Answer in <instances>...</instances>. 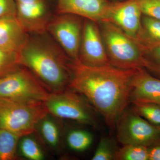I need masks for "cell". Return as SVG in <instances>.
Returning a JSON list of instances; mask_svg holds the SVG:
<instances>
[{"instance_id":"cell-1","label":"cell","mask_w":160,"mask_h":160,"mask_svg":"<svg viewBox=\"0 0 160 160\" xmlns=\"http://www.w3.org/2000/svg\"><path fill=\"white\" fill-rule=\"evenodd\" d=\"M69 88L88 100L112 130L127 108L132 82L137 69L109 66L92 67L71 60Z\"/></svg>"},{"instance_id":"cell-2","label":"cell","mask_w":160,"mask_h":160,"mask_svg":"<svg viewBox=\"0 0 160 160\" xmlns=\"http://www.w3.org/2000/svg\"><path fill=\"white\" fill-rule=\"evenodd\" d=\"M47 32L29 34L19 52L20 65L31 72L50 93L69 89L71 78L69 58Z\"/></svg>"},{"instance_id":"cell-3","label":"cell","mask_w":160,"mask_h":160,"mask_svg":"<svg viewBox=\"0 0 160 160\" xmlns=\"http://www.w3.org/2000/svg\"><path fill=\"white\" fill-rule=\"evenodd\" d=\"M98 23L111 65L124 69L145 68L142 50L137 40L110 22Z\"/></svg>"},{"instance_id":"cell-4","label":"cell","mask_w":160,"mask_h":160,"mask_svg":"<svg viewBox=\"0 0 160 160\" xmlns=\"http://www.w3.org/2000/svg\"><path fill=\"white\" fill-rule=\"evenodd\" d=\"M49 114L95 128L99 127L96 111L82 95L69 88L50 93L44 102Z\"/></svg>"},{"instance_id":"cell-5","label":"cell","mask_w":160,"mask_h":160,"mask_svg":"<svg viewBox=\"0 0 160 160\" xmlns=\"http://www.w3.org/2000/svg\"><path fill=\"white\" fill-rule=\"evenodd\" d=\"M48 114L44 103L27 104L0 98V129L21 137L34 132Z\"/></svg>"},{"instance_id":"cell-6","label":"cell","mask_w":160,"mask_h":160,"mask_svg":"<svg viewBox=\"0 0 160 160\" xmlns=\"http://www.w3.org/2000/svg\"><path fill=\"white\" fill-rule=\"evenodd\" d=\"M50 92L26 67L20 66L0 78V98L18 102L44 103Z\"/></svg>"},{"instance_id":"cell-7","label":"cell","mask_w":160,"mask_h":160,"mask_svg":"<svg viewBox=\"0 0 160 160\" xmlns=\"http://www.w3.org/2000/svg\"><path fill=\"white\" fill-rule=\"evenodd\" d=\"M116 129L118 141L123 145L148 147L160 141V129L152 125L132 109L126 108L124 110L118 120Z\"/></svg>"},{"instance_id":"cell-8","label":"cell","mask_w":160,"mask_h":160,"mask_svg":"<svg viewBox=\"0 0 160 160\" xmlns=\"http://www.w3.org/2000/svg\"><path fill=\"white\" fill-rule=\"evenodd\" d=\"M84 18L77 15L63 13L52 17L47 32L72 60H78Z\"/></svg>"},{"instance_id":"cell-9","label":"cell","mask_w":160,"mask_h":160,"mask_svg":"<svg viewBox=\"0 0 160 160\" xmlns=\"http://www.w3.org/2000/svg\"><path fill=\"white\" fill-rule=\"evenodd\" d=\"M78 61L92 67L111 65L97 22L84 18Z\"/></svg>"},{"instance_id":"cell-10","label":"cell","mask_w":160,"mask_h":160,"mask_svg":"<svg viewBox=\"0 0 160 160\" xmlns=\"http://www.w3.org/2000/svg\"><path fill=\"white\" fill-rule=\"evenodd\" d=\"M142 16L137 0L110 2L104 21L114 24L126 34L136 39L142 28Z\"/></svg>"},{"instance_id":"cell-11","label":"cell","mask_w":160,"mask_h":160,"mask_svg":"<svg viewBox=\"0 0 160 160\" xmlns=\"http://www.w3.org/2000/svg\"><path fill=\"white\" fill-rule=\"evenodd\" d=\"M46 0L29 3H17V19L29 34L47 32L52 17Z\"/></svg>"},{"instance_id":"cell-12","label":"cell","mask_w":160,"mask_h":160,"mask_svg":"<svg viewBox=\"0 0 160 160\" xmlns=\"http://www.w3.org/2000/svg\"><path fill=\"white\" fill-rule=\"evenodd\" d=\"M57 14L77 15L99 22L106 18L110 2L109 0H55Z\"/></svg>"},{"instance_id":"cell-13","label":"cell","mask_w":160,"mask_h":160,"mask_svg":"<svg viewBox=\"0 0 160 160\" xmlns=\"http://www.w3.org/2000/svg\"><path fill=\"white\" fill-rule=\"evenodd\" d=\"M129 102L153 103L160 105V79L143 68L138 69L132 79Z\"/></svg>"},{"instance_id":"cell-14","label":"cell","mask_w":160,"mask_h":160,"mask_svg":"<svg viewBox=\"0 0 160 160\" xmlns=\"http://www.w3.org/2000/svg\"><path fill=\"white\" fill-rule=\"evenodd\" d=\"M15 15L0 18V47L19 52L29 38Z\"/></svg>"},{"instance_id":"cell-15","label":"cell","mask_w":160,"mask_h":160,"mask_svg":"<svg viewBox=\"0 0 160 160\" xmlns=\"http://www.w3.org/2000/svg\"><path fill=\"white\" fill-rule=\"evenodd\" d=\"M138 42L142 50L145 68L160 77V43Z\"/></svg>"},{"instance_id":"cell-16","label":"cell","mask_w":160,"mask_h":160,"mask_svg":"<svg viewBox=\"0 0 160 160\" xmlns=\"http://www.w3.org/2000/svg\"><path fill=\"white\" fill-rule=\"evenodd\" d=\"M137 41L160 43V20L142 15V28Z\"/></svg>"},{"instance_id":"cell-17","label":"cell","mask_w":160,"mask_h":160,"mask_svg":"<svg viewBox=\"0 0 160 160\" xmlns=\"http://www.w3.org/2000/svg\"><path fill=\"white\" fill-rule=\"evenodd\" d=\"M21 138L12 132L0 129V160L15 158L18 142Z\"/></svg>"},{"instance_id":"cell-18","label":"cell","mask_w":160,"mask_h":160,"mask_svg":"<svg viewBox=\"0 0 160 160\" xmlns=\"http://www.w3.org/2000/svg\"><path fill=\"white\" fill-rule=\"evenodd\" d=\"M93 141L92 134L84 129H72L69 132L66 137L69 148L78 152H82L89 149Z\"/></svg>"},{"instance_id":"cell-19","label":"cell","mask_w":160,"mask_h":160,"mask_svg":"<svg viewBox=\"0 0 160 160\" xmlns=\"http://www.w3.org/2000/svg\"><path fill=\"white\" fill-rule=\"evenodd\" d=\"M48 114L40 121L37 127L47 145L51 148H57L60 142L59 129L57 123L48 116Z\"/></svg>"},{"instance_id":"cell-20","label":"cell","mask_w":160,"mask_h":160,"mask_svg":"<svg viewBox=\"0 0 160 160\" xmlns=\"http://www.w3.org/2000/svg\"><path fill=\"white\" fill-rule=\"evenodd\" d=\"M115 160H149L148 147L138 145H123L118 149Z\"/></svg>"},{"instance_id":"cell-21","label":"cell","mask_w":160,"mask_h":160,"mask_svg":"<svg viewBox=\"0 0 160 160\" xmlns=\"http://www.w3.org/2000/svg\"><path fill=\"white\" fill-rule=\"evenodd\" d=\"M132 109L149 123L160 129V105L153 103H134Z\"/></svg>"},{"instance_id":"cell-22","label":"cell","mask_w":160,"mask_h":160,"mask_svg":"<svg viewBox=\"0 0 160 160\" xmlns=\"http://www.w3.org/2000/svg\"><path fill=\"white\" fill-rule=\"evenodd\" d=\"M29 135L22 137L19 150L24 158L30 160H42L45 155L37 142Z\"/></svg>"},{"instance_id":"cell-23","label":"cell","mask_w":160,"mask_h":160,"mask_svg":"<svg viewBox=\"0 0 160 160\" xmlns=\"http://www.w3.org/2000/svg\"><path fill=\"white\" fill-rule=\"evenodd\" d=\"M118 149L115 141L112 138L108 137L102 138L92 160H115Z\"/></svg>"},{"instance_id":"cell-24","label":"cell","mask_w":160,"mask_h":160,"mask_svg":"<svg viewBox=\"0 0 160 160\" xmlns=\"http://www.w3.org/2000/svg\"><path fill=\"white\" fill-rule=\"evenodd\" d=\"M20 66L18 52L0 47V78L14 71Z\"/></svg>"},{"instance_id":"cell-25","label":"cell","mask_w":160,"mask_h":160,"mask_svg":"<svg viewBox=\"0 0 160 160\" xmlns=\"http://www.w3.org/2000/svg\"><path fill=\"white\" fill-rule=\"evenodd\" d=\"M137 1L143 15L160 20V0H137Z\"/></svg>"},{"instance_id":"cell-26","label":"cell","mask_w":160,"mask_h":160,"mask_svg":"<svg viewBox=\"0 0 160 160\" xmlns=\"http://www.w3.org/2000/svg\"><path fill=\"white\" fill-rule=\"evenodd\" d=\"M17 3L15 0H0V18L16 14Z\"/></svg>"},{"instance_id":"cell-27","label":"cell","mask_w":160,"mask_h":160,"mask_svg":"<svg viewBox=\"0 0 160 160\" xmlns=\"http://www.w3.org/2000/svg\"><path fill=\"white\" fill-rule=\"evenodd\" d=\"M149 160H160V141L148 147Z\"/></svg>"},{"instance_id":"cell-28","label":"cell","mask_w":160,"mask_h":160,"mask_svg":"<svg viewBox=\"0 0 160 160\" xmlns=\"http://www.w3.org/2000/svg\"><path fill=\"white\" fill-rule=\"evenodd\" d=\"M17 3H29L34 2L41 0H15Z\"/></svg>"},{"instance_id":"cell-29","label":"cell","mask_w":160,"mask_h":160,"mask_svg":"<svg viewBox=\"0 0 160 160\" xmlns=\"http://www.w3.org/2000/svg\"><path fill=\"white\" fill-rule=\"evenodd\" d=\"M110 2H118V1H124V0H109Z\"/></svg>"},{"instance_id":"cell-30","label":"cell","mask_w":160,"mask_h":160,"mask_svg":"<svg viewBox=\"0 0 160 160\" xmlns=\"http://www.w3.org/2000/svg\"><path fill=\"white\" fill-rule=\"evenodd\" d=\"M46 1H48V2H52V1H54L55 0H46Z\"/></svg>"}]
</instances>
